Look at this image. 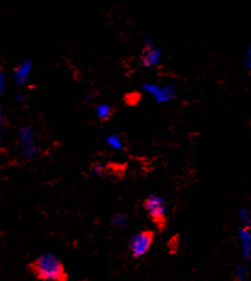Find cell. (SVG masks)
<instances>
[{"mask_svg":"<svg viewBox=\"0 0 251 281\" xmlns=\"http://www.w3.org/2000/svg\"><path fill=\"white\" fill-rule=\"evenodd\" d=\"M142 61L147 66H152V65L157 64L160 61V52L156 49L151 46V45H147L146 51L144 52V57H142Z\"/></svg>","mask_w":251,"mask_h":281,"instance_id":"obj_4","label":"cell"},{"mask_svg":"<svg viewBox=\"0 0 251 281\" xmlns=\"http://www.w3.org/2000/svg\"><path fill=\"white\" fill-rule=\"evenodd\" d=\"M113 110L112 108L108 107V105H102V107L98 108V117L100 118V119L105 120V119H109V117L112 115Z\"/></svg>","mask_w":251,"mask_h":281,"instance_id":"obj_5","label":"cell"},{"mask_svg":"<svg viewBox=\"0 0 251 281\" xmlns=\"http://www.w3.org/2000/svg\"><path fill=\"white\" fill-rule=\"evenodd\" d=\"M29 71H30V65L29 64L22 65V66H20L19 70L16 71V77L19 79L25 78V77H26V74L29 73Z\"/></svg>","mask_w":251,"mask_h":281,"instance_id":"obj_6","label":"cell"},{"mask_svg":"<svg viewBox=\"0 0 251 281\" xmlns=\"http://www.w3.org/2000/svg\"><path fill=\"white\" fill-rule=\"evenodd\" d=\"M144 208L149 213L150 219L152 220L159 230L166 229L167 227V214L166 206L164 200L156 195H151L144 201Z\"/></svg>","mask_w":251,"mask_h":281,"instance_id":"obj_2","label":"cell"},{"mask_svg":"<svg viewBox=\"0 0 251 281\" xmlns=\"http://www.w3.org/2000/svg\"><path fill=\"white\" fill-rule=\"evenodd\" d=\"M155 239V232L145 229L135 234L129 243V250L135 259L145 257L149 253Z\"/></svg>","mask_w":251,"mask_h":281,"instance_id":"obj_3","label":"cell"},{"mask_svg":"<svg viewBox=\"0 0 251 281\" xmlns=\"http://www.w3.org/2000/svg\"><path fill=\"white\" fill-rule=\"evenodd\" d=\"M30 270L35 278L42 281H67L68 274L63 263L52 254H45L30 264Z\"/></svg>","mask_w":251,"mask_h":281,"instance_id":"obj_1","label":"cell"},{"mask_svg":"<svg viewBox=\"0 0 251 281\" xmlns=\"http://www.w3.org/2000/svg\"><path fill=\"white\" fill-rule=\"evenodd\" d=\"M1 86H2V77L1 74H0V91H1Z\"/></svg>","mask_w":251,"mask_h":281,"instance_id":"obj_7","label":"cell"}]
</instances>
